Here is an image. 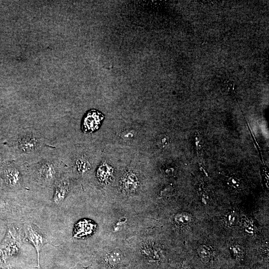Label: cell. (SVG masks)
I'll return each instance as SVG.
<instances>
[{"label":"cell","instance_id":"1","mask_svg":"<svg viewBox=\"0 0 269 269\" xmlns=\"http://www.w3.org/2000/svg\"><path fill=\"white\" fill-rule=\"evenodd\" d=\"M20 249V239L17 230L9 225L4 237L0 243V256L6 262V259L17 255Z\"/></svg>","mask_w":269,"mask_h":269},{"label":"cell","instance_id":"2","mask_svg":"<svg viewBox=\"0 0 269 269\" xmlns=\"http://www.w3.org/2000/svg\"><path fill=\"white\" fill-rule=\"evenodd\" d=\"M23 228L26 240L33 245L37 252L38 268L40 269L39 265L40 251L43 246L48 243V242L34 225L30 223H25L24 224Z\"/></svg>","mask_w":269,"mask_h":269},{"label":"cell","instance_id":"3","mask_svg":"<svg viewBox=\"0 0 269 269\" xmlns=\"http://www.w3.org/2000/svg\"><path fill=\"white\" fill-rule=\"evenodd\" d=\"M104 116L102 113L97 110L92 109L85 115L82 125V130L85 133H92L96 131L104 120Z\"/></svg>","mask_w":269,"mask_h":269},{"label":"cell","instance_id":"4","mask_svg":"<svg viewBox=\"0 0 269 269\" xmlns=\"http://www.w3.org/2000/svg\"><path fill=\"white\" fill-rule=\"evenodd\" d=\"M1 177L5 185L9 188H17L20 184L21 174L14 167H5L2 171Z\"/></svg>","mask_w":269,"mask_h":269},{"label":"cell","instance_id":"5","mask_svg":"<svg viewBox=\"0 0 269 269\" xmlns=\"http://www.w3.org/2000/svg\"><path fill=\"white\" fill-rule=\"evenodd\" d=\"M17 206L6 198L0 197V218L10 220L16 216Z\"/></svg>","mask_w":269,"mask_h":269},{"label":"cell","instance_id":"6","mask_svg":"<svg viewBox=\"0 0 269 269\" xmlns=\"http://www.w3.org/2000/svg\"><path fill=\"white\" fill-rule=\"evenodd\" d=\"M69 189V182L67 179H64L57 184L53 195L54 202L58 205L65 199Z\"/></svg>","mask_w":269,"mask_h":269},{"label":"cell","instance_id":"7","mask_svg":"<svg viewBox=\"0 0 269 269\" xmlns=\"http://www.w3.org/2000/svg\"><path fill=\"white\" fill-rule=\"evenodd\" d=\"M38 174L41 180L45 182H50L55 178L56 171L52 164L43 163L39 167Z\"/></svg>","mask_w":269,"mask_h":269},{"label":"cell","instance_id":"8","mask_svg":"<svg viewBox=\"0 0 269 269\" xmlns=\"http://www.w3.org/2000/svg\"><path fill=\"white\" fill-rule=\"evenodd\" d=\"M122 186L126 191H134L138 187V181L135 174L132 172L126 173L122 179Z\"/></svg>","mask_w":269,"mask_h":269},{"label":"cell","instance_id":"9","mask_svg":"<svg viewBox=\"0 0 269 269\" xmlns=\"http://www.w3.org/2000/svg\"><path fill=\"white\" fill-rule=\"evenodd\" d=\"M37 139L33 136H26L22 138L19 142L20 148L24 151L34 150L37 146Z\"/></svg>","mask_w":269,"mask_h":269},{"label":"cell","instance_id":"10","mask_svg":"<svg viewBox=\"0 0 269 269\" xmlns=\"http://www.w3.org/2000/svg\"><path fill=\"white\" fill-rule=\"evenodd\" d=\"M112 174V170L111 167L107 164H102L100 166L97 171V176L98 178L105 182L109 179Z\"/></svg>","mask_w":269,"mask_h":269},{"label":"cell","instance_id":"11","mask_svg":"<svg viewBox=\"0 0 269 269\" xmlns=\"http://www.w3.org/2000/svg\"><path fill=\"white\" fill-rule=\"evenodd\" d=\"M122 259V254L119 250H114L107 255L105 258L106 263L110 266H115L119 263Z\"/></svg>","mask_w":269,"mask_h":269},{"label":"cell","instance_id":"12","mask_svg":"<svg viewBox=\"0 0 269 269\" xmlns=\"http://www.w3.org/2000/svg\"><path fill=\"white\" fill-rule=\"evenodd\" d=\"M191 217L187 213H179L174 217V221L179 226L187 225L191 222Z\"/></svg>","mask_w":269,"mask_h":269},{"label":"cell","instance_id":"13","mask_svg":"<svg viewBox=\"0 0 269 269\" xmlns=\"http://www.w3.org/2000/svg\"><path fill=\"white\" fill-rule=\"evenodd\" d=\"M198 254L203 261H208L211 257V252L210 249L205 246L200 247L198 250Z\"/></svg>","mask_w":269,"mask_h":269},{"label":"cell","instance_id":"14","mask_svg":"<svg viewBox=\"0 0 269 269\" xmlns=\"http://www.w3.org/2000/svg\"><path fill=\"white\" fill-rule=\"evenodd\" d=\"M76 164L78 170L82 173L85 172L89 165L88 161L84 158L78 159Z\"/></svg>","mask_w":269,"mask_h":269},{"label":"cell","instance_id":"15","mask_svg":"<svg viewBox=\"0 0 269 269\" xmlns=\"http://www.w3.org/2000/svg\"><path fill=\"white\" fill-rule=\"evenodd\" d=\"M244 228L245 231L249 234H254L256 231L255 226L250 221L246 220L244 222Z\"/></svg>","mask_w":269,"mask_h":269},{"label":"cell","instance_id":"16","mask_svg":"<svg viewBox=\"0 0 269 269\" xmlns=\"http://www.w3.org/2000/svg\"><path fill=\"white\" fill-rule=\"evenodd\" d=\"M121 135L123 139L130 140L134 137V134L133 132L127 130L123 132Z\"/></svg>","mask_w":269,"mask_h":269},{"label":"cell","instance_id":"17","mask_svg":"<svg viewBox=\"0 0 269 269\" xmlns=\"http://www.w3.org/2000/svg\"><path fill=\"white\" fill-rule=\"evenodd\" d=\"M225 220L228 224L233 225L236 221V215L233 213H230L226 215Z\"/></svg>","mask_w":269,"mask_h":269},{"label":"cell","instance_id":"18","mask_svg":"<svg viewBox=\"0 0 269 269\" xmlns=\"http://www.w3.org/2000/svg\"><path fill=\"white\" fill-rule=\"evenodd\" d=\"M168 141V138L166 136L163 135L158 139V145L160 146L164 147L167 145Z\"/></svg>","mask_w":269,"mask_h":269},{"label":"cell","instance_id":"19","mask_svg":"<svg viewBox=\"0 0 269 269\" xmlns=\"http://www.w3.org/2000/svg\"><path fill=\"white\" fill-rule=\"evenodd\" d=\"M232 251L235 256H240L241 253V250L239 246H234L232 248Z\"/></svg>","mask_w":269,"mask_h":269}]
</instances>
